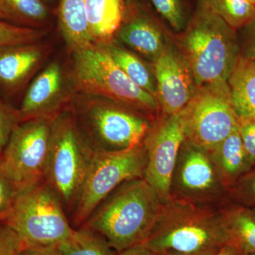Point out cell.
Wrapping results in <instances>:
<instances>
[{
  "label": "cell",
  "instance_id": "obj_26",
  "mask_svg": "<svg viewBox=\"0 0 255 255\" xmlns=\"http://www.w3.org/2000/svg\"><path fill=\"white\" fill-rule=\"evenodd\" d=\"M46 34V30L43 28L27 27L0 21V47L36 43L41 41Z\"/></svg>",
  "mask_w": 255,
  "mask_h": 255
},
{
  "label": "cell",
  "instance_id": "obj_17",
  "mask_svg": "<svg viewBox=\"0 0 255 255\" xmlns=\"http://www.w3.org/2000/svg\"><path fill=\"white\" fill-rule=\"evenodd\" d=\"M208 153L228 192L255 167L243 145L237 127Z\"/></svg>",
  "mask_w": 255,
  "mask_h": 255
},
{
  "label": "cell",
  "instance_id": "obj_3",
  "mask_svg": "<svg viewBox=\"0 0 255 255\" xmlns=\"http://www.w3.org/2000/svg\"><path fill=\"white\" fill-rule=\"evenodd\" d=\"M220 208L169 199L144 244L157 255H213L226 245Z\"/></svg>",
  "mask_w": 255,
  "mask_h": 255
},
{
  "label": "cell",
  "instance_id": "obj_1",
  "mask_svg": "<svg viewBox=\"0 0 255 255\" xmlns=\"http://www.w3.org/2000/svg\"><path fill=\"white\" fill-rule=\"evenodd\" d=\"M163 203L144 177L130 179L111 192L82 226L100 233L119 253L145 243Z\"/></svg>",
  "mask_w": 255,
  "mask_h": 255
},
{
  "label": "cell",
  "instance_id": "obj_20",
  "mask_svg": "<svg viewBox=\"0 0 255 255\" xmlns=\"http://www.w3.org/2000/svg\"><path fill=\"white\" fill-rule=\"evenodd\" d=\"M230 98L238 119L255 118V63L241 55L228 80Z\"/></svg>",
  "mask_w": 255,
  "mask_h": 255
},
{
  "label": "cell",
  "instance_id": "obj_8",
  "mask_svg": "<svg viewBox=\"0 0 255 255\" xmlns=\"http://www.w3.org/2000/svg\"><path fill=\"white\" fill-rule=\"evenodd\" d=\"M147 159L143 142L120 152H95L70 215L75 229L81 227L97 206L122 183L144 177Z\"/></svg>",
  "mask_w": 255,
  "mask_h": 255
},
{
  "label": "cell",
  "instance_id": "obj_14",
  "mask_svg": "<svg viewBox=\"0 0 255 255\" xmlns=\"http://www.w3.org/2000/svg\"><path fill=\"white\" fill-rule=\"evenodd\" d=\"M152 65L160 114L171 116L179 113L190 102L198 88L190 67L171 41Z\"/></svg>",
  "mask_w": 255,
  "mask_h": 255
},
{
  "label": "cell",
  "instance_id": "obj_21",
  "mask_svg": "<svg viewBox=\"0 0 255 255\" xmlns=\"http://www.w3.org/2000/svg\"><path fill=\"white\" fill-rule=\"evenodd\" d=\"M102 46L133 83L156 98L157 84L152 63L147 64L141 57L122 46L115 39Z\"/></svg>",
  "mask_w": 255,
  "mask_h": 255
},
{
  "label": "cell",
  "instance_id": "obj_7",
  "mask_svg": "<svg viewBox=\"0 0 255 255\" xmlns=\"http://www.w3.org/2000/svg\"><path fill=\"white\" fill-rule=\"evenodd\" d=\"M56 193L46 181L22 191L3 220L25 246L58 247L75 228Z\"/></svg>",
  "mask_w": 255,
  "mask_h": 255
},
{
  "label": "cell",
  "instance_id": "obj_28",
  "mask_svg": "<svg viewBox=\"0 0 255 255\" xmlns=\"http://www.w3.org/2000/svg\"><path fill=\"white\" fill-rule=\"evenodd\" d=\"M228 198L233 204L255 208V167L228 190Z\"/></svg>",
  "mask_w": 255,
  "mask_h": 255
},
{
  "label": "cell",
  "instance_id": "obj_12",
  "mask_svg": "<svg viewBox=\"0 0 255 255\" xmlns=\"http://www.w3.org/2000/svg\"><path fill=\"white\" fill-rule=\"evenodd\" d=\"M184 140L179 112L171 116L159 114L143 140L147 158L144 179L164 202L169 200L171 177Z\"/></svg>",
  "mask_w": 255,
  "mask_h": 255
},
{
  "label": "cell",
  "instance_id": "obj_11",
  "mask_svg": "<svg viewBox=\"0 0 255 255\" xmlns=\"http://www.w3.org/2000/svg\"><path fill=\"white\" fill-rule=\"evenodd\" d=\"M169 199L198 205L221 206L228 202L223 185L209 153L184 140L174 165Z\"/></svg>",
  "mask_w": 255,
  "mask_h": 255
},
{
  "label": "cell",
  "instance_id": "obj_35",
  "mask_svg": "<svg viewBox=\"0 0 255 255\" xmlns=\"http://www.w3.org/2000/svg\"><path fill=\"white\" fill-rule=\"evenodd\" d=\"M117 255H157L153 251L149 249L145 244L137 245L130 247L120 252Z\"/></svg>",
  "mask_w": 255,
  "mask_h": 255
},
{
  "label": "cell",
  "instance_id": "obj_25",
  "mask_svg": "<svg viewBox=\"0 0 255 255\" xmlns=\"http://www.w3.org/2000/svg\"><path fill=\"white\" fill-rule=\"evenodd\" d=\"M213 10L234 28H243L255 17V6L248 0H209Z\"/></svg>",
  "mask_w": 255,
  "mask_h": 255
},
{
  "label": "cell",
  "instance_id": "obj_16",
  "mask_svg": "<svg viewBox=\"0 0 255 255\" xmlns=\"http://www.w3.org/2000/svg\"><path fill=\"white\" fill-rule=\"evenodd\" d=\"M51 52L50 44L41 41L0 47V88L9 96L21 92Z\"/></svg>",
  "mask_w": 255,
  "mask_h": 255
},
{
  "label": "cell",
  "instance_id": "obj_37",
  "mask_svg": "<svg viewBox=\"0 0 255 255\" xmlns=\"http://www.w3.org/2000/svg\"><path fill=\"white\" fill-rule=\"evenodd\" d=\"M0 21H7V22L11 23L9 13H8L7 10L5 7L2 0H0Z\"/></svg>",
  "mask_w": 255,
  "mask_h": 255
},
{
  "label": "cell",
  "instance_id": "obj_2",
  "mask_svg": "<svg viewBox=\"0 0 255 255\" xmlns=\"http://www.w3.org/2000/svg\"><path fill=\"white\" fill-rule=\"evenodd\" d=\"M175 44L190 67L197 86L228 82L241 55L236 30L216 14L209 0H198Z\"/></svg>",
  "mask_w": 255,
  "mask_h": 255
},
{
  "label": "cell",
  "instance_id": "obj_27",
  "mask_svg": "<svg viewBox=\"0 0 255 255\" xmlns=\"http://www.w3.org/2000/svg\"><path fill=\"white\" fill-rule=\"evenodd\" d=\"M157 12L174 31L180 33L187 26L182 0H150Z\"/></svg>",
  "mask_w": 255,
  "mask_h": 255
},
{
  "label": "cell",
  "instance_id": "obj_13",
  "mask_svg": "<svg viewBox=\"0 0 255 255\" xmlns=\"http://www.w3.org/2000/svg\"><path fill=\"white\" fill-rule=\"evenodd\" d=\"M75 94L70 70L52 62L28 86L18 109L21 122L56 117L71 107Z\"/></svg>",
  "mask_w": 255,
  "mask_h": 255
},
{
  "label": "cell",
  "instance_id": "obj_9",
  "mask_svg": "<svg viewBox=\"0 0 255 255\" xmlns=\"http://www.w3.org/2000/svg\"><path fill=\"white\" fill-rule=\"evenodd\" d=\"M187 141L209 152L237 127L228 82L198 87L195 95L180 112Z\"/></svg>",
  "mask_w": 255,
  "mask_h": 255
},
{
  "label": "cell",
  "instance_id": "obj_33",
  "mask_svg": "<svg viewBox=\"0 0 255 255\" xmlns=\"http://www.w3.org/2000/svg\"><path fill=\"white\" fill-rule=\"evenodd\" d=\"M243 28L244 30V40L241 55L255 63V17Z\"/></svg>",
  "mask_w": 255,
  "mask_h": 255
},
{
  "label": "cell",
  "instance_id": "obj_31",
  "mask_svg": "<svg viewBox=\"0 0 255 255\" xmlns=\"http://www.w3.org/2000/svg\"><path fill=\"white\" fill-rule=\"evenodd\" d=\"M24 246L14 230L0 221V255H18Z\"/></svg>",
  "mask_w": 255,
  "mask_h": 255
},
{
  "label": "cell",
  "instance_id": "obj_19",
  "mask_svg": "<svg viewBox=\"0 0 255 255\" xmlns=\"http://www.w3.org/2000/svg\"><path fill=\"white\" fill-rule=\"evenodd\" d=\"M126 4V0H85L92 43L105 45L113 41L123 21Z\"/></svg>",
  "mask_w": 255,
  "mask_h": 255
},
{
  "label": "cell",
  "instance_id": "obj_38",
  "mask_svg": "<svg viewBox=\"0 0 255 255\" xmlns=\"http://www.w3.org/2000/svg\"><path fill=\"white\" fill-rule=\"evenodd\" d=\"M158 255H179V254H176V253H164V254H161Z\"/></svg>",
  "mask_w": 255,
  "mask_h": 255
},
{
  "label": "cell",
  "instance_id": "obj_22",
  "mask_svg": "<svg viewBox=\"0 0 255 255\" xmlns=\"http://www.w3.org/2000/svg\"><path fill=\"white\" fill-rule=\"evenodd\" d=\"M59 23L62 34L70 51L92 43L89 32L85 0H61Z\"/></svg>",
  "mask_w": 255,
  "mask_h": 255
},
{
  "label": "cell",
  "instance_id": "obj_24",
  "mask_svg": "<svg viewBox=\"0 0 255 255\" xmlns=\"http://www.w3.org/2000/svg\"><path fill=\"white\" fill-rule=\"evenodd\" d=\"M11 23L27 27L40 28L48 11L41 0H2Z\"/></svg>",
  "mask_w": 255,
  "mask_h": 255
},
{
  "label": "cell",
  "instance_id": "obj_32",
  "mask_svg": "<svg viewBox=\"0 0 255 255\" xmlns=\"http://www.w3.org/2000/svg\"><path fill=\"white\" fill-rule=\"evenodd\" d=\"M237 128L243 145L255 165V118L238 119Z\"/></svg>",
  "mask_w": 255,
  "mask_h": 255
},
{
  "label": "cell",
  "instance_id": "obj_36",
  "mask_svg": "<svg viewBox=\"0 0 255 255\" xmlns=\"http://www.w3.org/2000/svg\"><path fill=\"white\" fill-rule=\"evenodd\" d=\"M213 255H243V253H241L236 248H233L228 245H225L221 247V248L214 253Z\"/></svg>",
  "mask_w": 255,
  "mask_h": 255
},
{
  "label": "cell",
  "instance_id": "obj_18",
  "mask_svg": "<svg viewBox=\"0 0 255 255\" xmlns=\"http://www.w3.org/2000/svg\"><path fill=\"white\" fill-rule=\"evenodd\" d=\"M220 209L226 245L236 248L243 255L255 253V208L228 201Z\"/></svg>",
  "mask_w": 255,
  "mask_h": 255
},
{
  "label": "cell",
  "instance_id": "obj_4",
  "mask_svg": "<svg viewBox=\"0 0 255 255\" xmlns=\"http://www.w3.org/2000/svg\"><path fill=\"white\" fill-rule=\"evenodd\" d=\"M95 152H120L140 145L157 118L113 101L75 94L71 107Z\"/></svg>",
  "mask_w": 255,
  "mask_h": 255
},
{
  "label": "cell",
  "instance_id": "obj_30",
  "mask_svg": "<svg viewBox=\"0 0 255 255\" xmlns=\"http://www.w3.org/2000/svg\"><path fill=\"white\" fill-rule=\"evenodd\" d=\"M22 191L0 169V221H3Z\"/></svg>",
  "mask_w": 255,
  "mask_h": 255
},
{
  "label": "cell",
  "instance_id": "obj_40",
  "mask_svg": "<svg viewBox=\"0 0 255 255\" xmlns=\"http://www.w3.org/2000/svg\"><path fill=\"white\" fill-rule=\"evenodd\" d=\"M244 255H255V253H251V254H246Z\"/></svg>",
  "mask_w": 255,
  "mask_h": 255
},
{
  "label": "cell",
  "instance_id": "obj_29",
  "mask_svg": "<svg viewBox=\"0 0 255 255\" xmlns=\"http://www.w3.org/2000/svg\"><path fill=\"white\" fill-rule=\"evenodd\" d=\"M21 122L18 109L14 108L0 97V155L11 133Z\"/></svg>",
  "mask_w": 255,
  "mask_h": 255
},
{
  "label": "cell",
  "instance_id": "obj_10",
  "mask_svg": "<svg viewBox=\"0 0 255 255\" xmlns=\"http://www.w3.org/2000/svg\"><path fill=\"white\" fill-rule=\"evenodd\" d=\"M55 117L21 122L0 155V169L22 191L45 181L50 129Z\"/></svg>",
  "mask_w": 255,
  "mask_h": 255
},
{
  "label": "cell",
  "instance_id": "obj_6",
  "mask_svg": "<svg viewBox=\"0 0 255 255\" xmlns=\"http://www.w3.org/2000/svg\"><path fill=\"white\" fill-rule=\"evenodd\" d=\"M95 153L71 107L55 117L45 181L56 193L67 214H72Z\"/></svg>",
  "mask_w": 255,
  "mask_h": 255
},
{
  "label": "cell",
  "instance_id": "obj_34",
  "mask_svg": "<svg viewBox=\"0 0 255 255\" xmlns=\"http://www.w3.org/2000/svg\"><path fill=\"white\" fill-rule=\"evenodd\" d=\"M18 255H60L57 247L25 246Z\"/></svg>",
  "mask_w": 255,
  "mask_h": 255
},
{
  "label": "cell",
  "instance_id": "obj_15",
  "mask_svg": "<svg viewBox=\"0 0 255 255\" xmlns=\"http://www.w3.org/2000/svg\"><path fill=\"white\" fill-rule=\"evenodd\" d=\"M167 38L155 18L135 1L128 0L123 21L114 36L116 41L152 63L168 44Z\"/></svg>",
  "mask_w": 255,
  "mask_h": 255
},
{
  "label": "cell",
  "instance_id": "obj_23",
  "mask_svg": "<svg viewBox=\"0 0 255 255\" xmlns=\"http://www.w3.org/2000/svg\"><path fill=\"white\" fill-rule=\"evenodd\" d=\"M57 248L60 255L118 254L102 235L83 226L74 230L71 237Z\"/></svg>",
  "mask_w": 255,
  "mask_h": 255
},
{
  "label": "cell",
  "instance_id": "obj_5",
  "mask_svg": "<svg viewBox=\"0 0 255 255\" xmlns=\"http://www.w3.org/2000/svg\"><path fill=\"white\" fill-rule=\"evenodd\" d=\"M72 52L70 77L76 93L103 97L153 118L157 99L130 80L102 45L90 43Z\"/></svg>",
  "mask_w": 255,
  "mask_h": 255
},
{
  "label": "cell",
  "instance_id": "obj_39",
  "mask_svg": "<svg viewBox=\"0 0 255 255\" xmlns=\"http://www.w3.org/2000/svg\"><path fill=\"white\" fill-rule=\"evenodd\" d=\"M248 1L255 6V0H248Z\"/></svg>",
  "mask_w": 255,
  "mask_h": 255
}]
</instances>
